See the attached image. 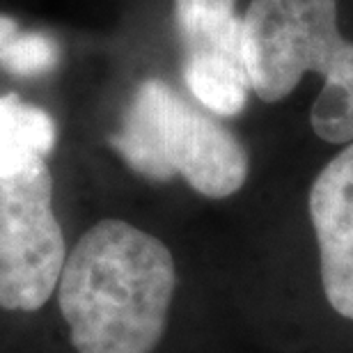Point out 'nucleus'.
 <instances>
[{"label":"nucleus","instance_id":"nucleus-1","mask_svg":"<svg viewBox=\"0 0 353 353\" xmlns=\"http://www.w3.org/2000/svg\"><path fill=\"white\" fill-rule=\"evenodd\" d=\"M58 287L79 353H154L170 323L179 273L159 236L105 218L67 255Z\"/></svg>","mask_w":353,"mask_h":353},{"label":"nucleus","instance_id":"nucleus-2","mask_svg":"<svg viewBox=\"0 0 353 353\" xmlns=\"http://www.w3.org/2000/svg\"><path fill=\"white\" fill-rule=\"evenodd\" d=\"M243 62L264 103L287 99L305 72L323 76L310 110L314 136L353 143V41L337 26V0H252L243 14Z\"/></svg>","mask_w":353,"mask_h":353},{"label":"nucleus","instance_id":"nucleus-3","mask_svg":"<svg viewBox=\"0 0 353 353\" xmlns=\"http://www.w3.org/2000/svg\"><path fill=\"white\" fill-rule=\"evenodd\" d=\"M110 147L136 174L150 181L181 176L209 200L239 193L250 174L248 150L239 136L163 79H147L136 88Z\"/></svg>","mask_w":353,"mask_h":353},{"label":"nucleus","instance_id":"nucleus-4","mask_svg":"<svg viewBox=\"0 0 353 353\" xmlns=\"http://www.w3.org/2000/svg\"><path fill=\"white\" fill-rule=\"evenodd\" d=\"M65 262L67 245L53 214L46 159L0 176V307L39 310L53 296Z\"/></svg>","mask_w":353,"mask_h":353},{"label":"nucleus","instance_id":"nucleus-5","mask_svg":"<svg viewBox=\"0 0 353 353\" xmlns=\"http://www.w3.org/2000/svg\"><path fill=\"white\" fill-rule=\"evenodd\" d=\"M307 216L314 241V310L333 333L353 335V143L310 183Z\"/></svg>","mask_w":353,"mask_h":353},{"label":"nucleus","instance_id":"nucleus-6","mask_svg":"<svg viewBox=\"0 0 353 353\" xmlns=\"http://www.w3.org/2000/svg\"><path fill=\"white\" fill-rule=\"evenodd\" d=\"M174 23L183 60L243 62V17L236 0H174Z\"/></svg>","mask_w":353,"mask_h":353},{"label":"nucleus","instance_id":"nucleus-7","mask_svg":"<svg viewBox=\"0 0 353 353\" xmlns=\"http://www.w3.org/2000/svg\"><path fill=\"white\" fill-rule=\"evenodd\" d=\"M58 143V124L44 108L19 94L0 97V176L21 172L46 159Z\"/></svg>","mask_w":353,"mask_h":353},{"label":"nucleus","instance_id":"nucleus-8","mask_svg":"<svg viewBox=\"0 0 353 353\" xmlns=\"http://www.w3.org/2000/svg\"><path fill=\"white\" fill-rule=\"evenodd\" d=\"M60 62V46L44 32L21 30L7 44L0 69L17 79H34L51 74Z\"/></svg>","mask_w":353,"mask_h":353},{"label":"nucleus","instance_id":"nucleus-9","mask_svg":"<svg viewBox=\"0 0 353 353\" xmlns=\"http://www.w3.org/2000/svg\"><path fill=\"white\" fill-rule=\"evenodd\" d=\"M21 30V26L14 21L12 17H7V14H0V60H3V53L7 44H10V39L14 37Z\"/></svg>","mask_w":353,"mask_h":353}]
</instances>
